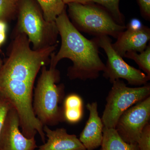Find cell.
I'll return each mask as SVG.
<instances>
[{"label": "cell", "instance_id": "obj_16", "mask_svg": "<svg viewBox=\"0 0 150 150\" xmlns=\"http://www.w3.org/2000/svg\"><path fill=\"white\" fill-rule=\"evenodd\" d=\"M16 6L10 0H0V20L6 21L14 12Z\"/></svg>", "mask_w": 150, "mask_h": 150}, {"label": "cell", "instance_id": "obj_17", "mask_svg": "<svg viewBox=\"0 0 150 150\" xmlns=\"http://www.w3.org/2000/svg\"><path fill=\"white\" fill-rule=\"evenodd\" d=\"M63 115L65 121L69 123H76L82 117V108H63Z\"/></svg>", "mask_w": 150, "mask_h": 150}, {"label": "cell", "instance_id": "obj_22", "mask_svg": "<svg viewBox=\"0 0 150 150\" xmlns=\"http://www.w3.org/2000/svg\"><path fill=\"white\" fill-rule=\"evenodd\" d=\"M143 26L144 25L137 18H133L131 20L126 27L128 29L137 30L141 29Z\"/></svg>", "mask_w": 150, "mask_h": 150}, {"label": "cell", "instance_id": "obj_18", "mask_svg": "<svg viewBox=\"0 0 150 150\" xmlns=\"http://www.w3.org/2000/svg\"><path fill=\"white\" fill-rule=\"evenodd\" d=\"M139 150H150V124L148 123L143 129L137 142Z\"/></svg>", "mask_w": 150, "mask_h": 150}, {"label": "cell", "instance_id": "obj_3", "mask_svg": "<svg viewBox=\"0 0 150 150\" xmlns=\"http://www.w3.org/2000/svg\"><path fill=\"white\" fill-rule=\"evenodd\" d=\"M17 30V32L26 35L34 50L56 44L59 34L56 22L46 21L32 0L21 2Z\"/></svg>", "mask_w": 150, "mask_h": 150}, {"label": "cell", "instance_id": "obj_6", "mask_svg": "<svg viewBox=\"0 0 150 150\" xmlns=\"http://www.w3.org/2000/svg\"><path fill=\"white\" fill-rule=\"evenodd\" d=\"M94 39L107 55L103 76L111 83L115 80L123 79L132 86H141L147 84L150 77L127 64L112 48V40L108 35H100Z\"/></svg>", "mask_w": 150, "mask_h": 150}, {"label": "cell", "instance_id": "obj_1", "mask_svg": "<svg viewBox=\"0 0 150 150\" xmlns=\"http://www.w3.org/2000/svg\"><path fill=\"white\" fill-rule=\"evenodd\" d=\"M55 22L62 44L57 54H51L50 67L56 68L61 60L68 59L73 64L67 73L70 79L86 81L99 77L105 64L100 57L96 41L94 38L89 40L81 34L70 21L65 10Z\"/></svg>", "mask_w": 150, "mask_h": 150}, {"label": "cell", "instance_id": "obj_5", "mask_svg": "<svg viewBox=\"0 0 150 150\" xmlns=\"http://www.w3.org/2000/svg\"><path fill=\"white\" fill-rule=\"evenodd\" d=\"M112 84L101 119L104 127L115 129L123 112L150 96V86L147 84L138 87H129L120 79L114 81Z\"/></svg>", "mask_w": 150, "mask_h": 150}, {"label": "cell", "instance_id": "obj_14", "mask_svg": "<svg viewBox=\"0 0 150 150\" xmlns=\"http://www.w3.org/2000/svg\"><path fill=\"white\" fill-rule=\"evenodd\" d=\"M139 53L138 54L137 52L133 51L127 52L124 57L135 61L140 69L144 71L146 74L150 77V43L144 51Z\"/></svg>", "mask_w": 150, "mask_h": 150}, {"label": "cell", "instance_id": "obj_26", "mask_svg": "<svg viewBox=\"0 0 150 150\" xmlns=\"http://www.w3.org/2000/svg\"><path fill=\"white\" fill-rule=\"evenodd\" d=\"M2 62L1 61V60H0V69H1V67H2Z\"/></svg>", "mask_w": 150, "mask_h": 150}, {"label": "cell", "instance_id": "obj_9", "mask_svg": "<svg viewBox=\"0 0 150 150\" xmlns=\"http://www.w3.org/2000/svg\"><path fill=\"white\" fill-rule=\"evenodd\" d=\"M116 42L112 43V48L122 58L127 52L141 53L144 51L150 39V29L144 26L139 30L126 28L118 35Z\"/></svg>", "mask_w": 150, "mask_h": 150}, {"label": "cell", "instance_id": "obj_25", "mask_svg": "<svg viewBox=\"0 0 150 150\" xmlns=\"http://www.w3.org/2000/svg\"><path fill=\"white\" fill-rule=\"evenodd\" d=\"M10 1H11L14 3V4H16V3H17L18 0H10Z\"/></svg>", "mask_w": 150, "mask_h": 150}, {"label": "cell", "instance_id": "obj_19", "mask_svg": "<svg viewBox=\"0 0 150 150\" xmlns=\"http://www.w3.org/2000/svg\"><path fill=\"white\" fill-rule=\"evenodd\" d=\"M83 100L76 94L69 95L64 100V108H82Z\"/></svg>", "mask_w": 150, "mask_h": 150}, {"label": "cell", "instance_id": "obj_10", "mask_svg": "<svg viewBox=\"0 0 150 150\" xmlns=\"http://www.w3.org/2000/svg\"><path fill=\"white\" fill-rule=\"evenodd\" d=\"M86 108L89 116L79 139L86 150H94L101 146L104 125L98 115L97 103H88Z\"/></svg>", "mask_w": 150, "mask_h": 150}, {"label": "cell", "instance_id": "obj_24", "mask_svg": "<svg viewBox=\"0 0 150 150\" xmlns=\"http://www.w3.org/2000/svg\"><path fill=\"white\" fill-rule=\"evenodd\" d=\"M64 4H69L71 3H79L82 4H87L91 3V0H62Z\"/></svg>", "mask_w": 150, "mask_h": 150}, {"label": "cell", "instance_id": "obj_23", "mask_svg": "<svg viewBox=\"0 0 150 150\" xmlns=\"http://www.w3.org/2000/svg\"><path fill=\"white\" fill-rule=\"evenodd\" d=\"M7 28L6 22L0 20V47L5 41Z\"/></svg>", "mask_w": 150, "mask_h": 150}, {"label": "cell", "instance_id": "obj_8", "mask_svg": "<svg viewBox=\"0 0 150 150\" xmlns=\"http://www.w3.org/2000/svg\"><path fill=\"white\" fill-rule=\"evenodd\" d=\"M19 117L12 108L7 115L0 134V150H35L38 148L35 138H26L21 132Z\"/></svg>", "mask_w": 150, "mask_h": 150}, {"label": "cell", "instance_id": "obj_4", "mask_svg": "<svg viewBox=\"0 0 150 150\" xmlns=\"http://www.w3.org/2000/svg\"><path fill=\"white\" fill-rule=\"evenodd\" d=\"M69 12L72 23L79 30L95 35H110L117 38L126 29L118 24L109 13L89 4L71 3Z\"/></svg>", "mask_w": 150, "mask_h": 150}, {"label": "cell", "instance_id": "obj_20", "mask_svg": "<svg viewBox=\"0 0 150 150\" xmlns=\"http://www.w3.org/2000/svg\"><path fill=\"white\" fill-rule=\"evenodd\" d=\"M12 107V105L7 100L0 95V134L7 115Z\"/></svg>", "mask_w": 150, "mask_h": 150}, {"label": "cell", "instance_id": "obj_7", "mask_svg": "<svg viewBox=\"0 0 150 150\" xmlns=\"http://www.w3.org/2000/svg\"><path fill=\"white\" fill-rule=\"evenodd\" d=\"M150 97L131 106L118 119L115 129L129 144H137L145 126L149 123Z\"/></svg>", "mask_w": 150, "mask_h": 150}, {"label": "cell", "instance_id": "obj_27", "mask_svg": "<svg viewBox=\"0 0 150 150\" xmlns=\"http://www.w3.org/2000/svg\"><path fill=\"white\" fill-rule=\"evenodd\" d=\"M99 150H103L102 149H100Z\"/></svg>", "mask_w": 150, "mask_h": 150}, {"label": "cell", "instance_id": "obj_12", "mask_svg": "<svg viewBox=\"0 0 150 150\" xmlns=\"http://www.w3.org/2000/svg\"><path fill=\"white\" fill-rule=\"evenodd\" d=\"M100 146L103 150H139L137 144L125 142L115 129L105 127Z\"/></svg>", "mask_w": 150, "mask_h": 150}, {"label": "cell", "instance_id": "obj_15", "mask_svg": "<svg viewBox=\"0 0 150 150\" xmlns=\"http://www.w3.org/2000/svg\"><path fill=\"white\" fill-rule=\"evenodd\" d=\"M91 2H95L101 5L109 11L115 22L121 25H125L124 17L119 8L120 0H91Z\"/></svg>", "mask_w": 150, "mask_h": 150}, {"label": "cell", "instance_id": "obj_2", "mask_svg": "<svg viewBox=\"0 0 150 150\" xmlns=\"http://www.w3.org/2000/svg\"><path fill=\"white\" fill-rule=\"evenodd\" d=\"M60 72L56 68H42L35 89L33 107L35 116L43 126H53L64 121L63 109L59 104L64 96V86L57 85Z\"/></svg>", "mask_w": 150, "mask_h": 150}, {"label": "cell", "instance_id": "obj_11", "mask_svg": "<svg viewBox=\"0 0 150 150\" xmlns=\"http://www.w3.org/2000/svg\"><path fill=\"white\" fill-rule=\"evenodd\" d=\"M43 131L48 139L38 150H86L76 135L68 134L64 128L52 130L45 125Z\"/></svg>", "mask_w": 150, "mask_h": 150}, {"label": "cell", "instance_id": "obj_21", "mask_svg": "<svg viewBox=\"0 0 150 150\" xmlns=\"http://www.w3.org/2000/svg\"><path fill=\"white\" fill-rule=\"evenodd\" d=\"M143 16L147 20L150 17V0H138Z\"/></svg>", "mask_w": 150, "mask_h": 150}, {"label": "cell", "instance_id": "obj_13", "mask_svg": "<svg viewBox=\"0 0 150 150\" xmlns=\"http://www.w3.org/2000/svg\"><path fill=\"white\" fill-rule=\"evenodd\" d=\"M43 12V16L48 22H54L65 10L62 0H37Z\"/></svg>", "mask_w": 150, "mask_h": 150}]
</instances>
